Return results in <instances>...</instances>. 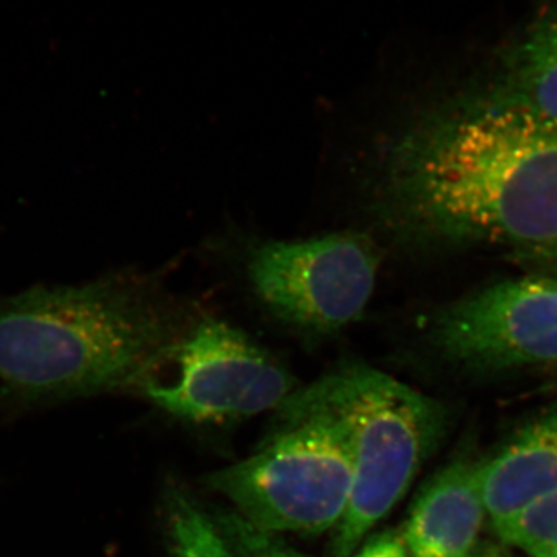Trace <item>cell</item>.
<instances>
[{
	"mask_svg": "<svg viewBox=\"0 0 557 557\" xmlns=\"http://www.w3.org/2000/svg\"><path fill=\"white\" fill-rule=\"evenodd\" d=\"M372 212L405 248L557 251V124L460 95L410 121L376 164Z\"/></svg>",
	"mask_w": 557,
	"mask_h": 557,
	"instance_id": "obj_1",
	"label": "cell"
},
{
	"mask_svg": "<svg viewBox=\"0 0 557 557\" xmlns=\"http://www.w3.org/2000/svg\"><path fill=\"white\" fill-rule=\"evenodd\" d=\"M145 285L104 278L0 300V380L35 397H78L138 383L177 338Z\"/></svg>",
	"mask_w": 557,
	"mask_h": 557,
	"instance_id": "obj_2",
	"label": "cell"
},
{
	"mask_svg": "<svg viewBox=\"0 0 557 557\" xmlns=\"http://www.w3.org/2000/svg\"><path fill=\"white\" fill-rule=\"evenodd\" d=\"M282 420L324 417L346 435L354 485L332 541V557H350L372 528L405 497L445 432V409L394 376L346 362L295 388Z\"/></svg>",
	"mask_w": 557,
	"mask_h": 557,
	"instance_id": "obj_3",
	"label": "cell"
},
{
	"mask_svg": "<svg viewBox=\"0 0 557 557\" xmlns=\"http://www.w3.org/2000/svg\"><path fill=\"white\" fill-rule=\"evenodd\" d=\"M258 453L208 475L207 485L259 533H324L350 500L354 465L343 429L324 417L288 418Z\"/></svg>",
	"mask_w": 557,
	"mask_h": 557,
	"instance_id": "obj_4",
	"label": "cell"
},
{
	"mask_svg": "<svg viewBox=\"0 0 557 557\" xmlns=\"http://www.w3.org/2000/svg\"><path fill=\"white\" fill-rule=\"evenodd\" d=\"M146 397L194 423H226L278 409L295 391L287 370L247 333L207 318L178 335L138 380Z\"/></svg>",
	"mask_w": 557,
	"mask_h": 557,
	"instance_id": "obj_5",
	"label": "cell"
},
{
	"mask_svg": "<svg viewBox=\"0 0 557 557\" xmlns=\"http://www.w3.org/2000/svg\"><path fill=\"white\" fill-rule=\"evenodd\" d=\"M380 255L364 234L343 231L252 249L248 281L271 317L300 335L329 336L359 321L375 289Z\"/></svg>",
	"mask_w": 557,
	"mask_h": 557,
	"instance_id": "obj_6",
	"label": "cell"
},
{
	"mask_svg": "<svg viewBox=\"0 0 557 557\" xmlns=\"http://www.w3.org/2000/svg\"><path fill=\"white\" fill-rule=\"evenodd\" d=\"M428 338L479 372L557 364V282L528 276L480 288L435 311Z\"/></svg>",
	"mask_w": 557,
	"mask_h": 557,
	"instance_id": "obj_7",
	"label": "cell"
},
{
	"mask_svg": "<svg viewBox=\"0 0 557 557\" xmlns=\"http://www.w3.org/2000/svg\"><path fill=\"white\" fill-rule=\"evenodd\" d=\"M485 519L478 460L460 458L440 469L418 494L403 544L409 557H471Z\"/></svg>",
	"mask_w": 557,
	"mask_h": 557,
	"instance_id": "obj_8",
	"label": "cell"
},
{
	"mask_svg": "<svg viewBox=\"0 0 557 557\" xmlns=\"http://www.w3.org/2000/svg\"><path fill=\"white\" fill-rule=\"evenodd\" d=\"M480 496L491 523L557 493V408L523 424L478 460Z\"/></svg>",
	"mask_w": 557,
	"mask_h": 557,
	"instance_id": "obj_9",
	"label": "cell"
},
{
	"mask_svg": "<svg viewBox=\"0 0 557 557\" xmlns=\"http://www.w3.org/2000/svg\"><path fill=\"white\" fill-rule=\"evenodd\" d=\"M482 90L557 124V2L509 44L493 81Z\"/></svg>",
	"mask_w": 557,
	"mask_h": 557,
	"instance_id": "obj_10",
	"label": "cell"
},
{
	"mask_svg": "<svg viewBox=\"0 0 557 557\" xmlns=\"http://www.w3.org/2000/svg\"><path fill=\"white\" fill-rule=\"evenodd\" d=\"M498 541L530 557H557V493L493 522Z\"/></svg>",
	"mask_w": 557,
	"mask_h": 557,
	"instance_id": "obj_11",
	"label": "cell"
},
{
	"mask_svg": "<svg viewBox=\"0 0 557 557\" xmlns=\"http://www.w3.org/2000/svg\"><path fill=\"white\" fill-rule=\"evenodd\" d=\"M170 537L175 557H228L219 531L188 502L172 505Z\"/></svg>",
	"mask_w": 557,
	"mask_h": 557,
	"instance_id": "obj_12",
	"label": "cell"
},
{
	"mask_svg": "<svg viewBox=\"0 0 557 557\" xmlns=\"http://www.w3.org/2000/svg\"><path fill=\"white\" fill-rule=\"evenodd\" d=\"M357 557H409L403 539L395 534H381L370 541Z\"/></svg>",
	"mask_w": 557,
	"mask_h": 557,
	"instance_id": "obj_13",
	"label": "cell"
},
{
	"mask_svg": "<svg viewBox=\"0 0 557 557\" xmlns=\"http://www.w3.org/2000/svg\"><path fill=\"white\" fill-rule=\"evenodd\" d=\"M471 557H507L504 547L497 544H480L479 548L475 549L474 555Z\"/></svg>",
	"mask_w": 557,
	"mask_h": 557,
	"instance_id": "obj_14",
	"label": "cell"
},
{
	"mask_svg": "<svg viewBox=\"0 0 557 557\" xmlns=\"http://www.w3.org/2000/svg\"><path fill=\"white\" fill-rule=\"evenodd\" d=\"M557 252V251H556ZM555 276H552L553 278H555V281L557 282V267H556V271H555Z\"/></svg>",
	"mask_w": 557,
	"mask_h": 557,
	"instance_id": "obj_15",
	"label": "cell"
},
{
	"mask_svg": "<svg viewBox=\"0 0 557 557\" xmlns=\"http://www.w3.org/2000/svg\"><path fill=\"white\" fill-rule=\"evenodd\" d=\"M269 557H288V556L273 555V556H269Z\"/></svg>",
	"mask_w": 557,
	"mask_h": 557,
	"instance_id": "obj_16",
	"label": "cell"
},
{
	"mask_svg": "<svg viewBox=\"0 0 557 557\" xmlns=\"http://www.w3.org/2000/svg\"><path fill=\"white\" fill-rule=\"evenodd\" d=\"M556 388H557V383H556Z\"/></svg>",
	"mask_w": 557,
	"mask_h": 557,
	"instance_id": "obj_17",
	"label": "cell"
}]
</instances>
